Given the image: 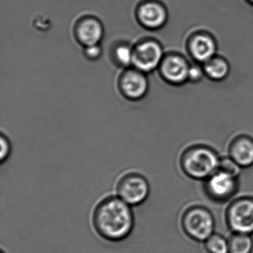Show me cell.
<instances>
[{"label": "cell", "instance_id": "5", "mask_svg": "<svg viewBox=\"0 0 253 253\" xmlns=\"http://www.w3.org/2000/svg\"><path fill=\"white\" fill-rule=\"evenodd\" d=\"M226 220L235 233H253V198H241L234 201L228 207Z\"/></svg>", "mask_w": 253, "mask_h": 253}, {"label": "cell", "instance_id": "14", "mask_svg": "<svg viewBox=\"0 0 253 253\" xmlns=\"http://www.w3.org/2000/svg\"><path fill=\"white\" fill-rule=\"evenodd\" d=\"M206 77L211 81L219 82L227 78L230 73V66L223 57L215 56L203 64Z\"/></svg>", "mask_w": 253, "mask_h": 253}, {"label": "cell", "instance_id": "16", "mask_svg": "<svg viewBox=\"0 0 253 253\" xmlns=\"http://www.w3.org/2000/svg\"><path fill=\"white\" fill-rule=\"evenodd\" d=\"M205 247L209 253H229L228 241L216 234L211 235L206 241Z\"/></svg>", "mask_w": 253, "mask_h": 253}, {"label": "cell", "instance_id": "19", "mask_svg": "<svg viewBox=\"0 0 253 253\" xmlns=\"http://www.w3.org/2000/svg\"><path fill=\"white\" fill-rule=\"evenodd\" d=\"M117 60L121 64L128 66L132 63L133 51L127 45H121L118 47L115 51Z\"/></svg>", "mask_w": 253, "mask_h": 253}, {"label": "cell", "instance_id": "22", "mask_svg": "<svg viewBox=\"0 0 253 253\" xmlns=\"http://www.w3.org/2000/svg\"><path fill=\"white\" fill-rule=\"evenodd\" d=\"M247 2H249V3L252 4V5H253V0H247Z\"/></svg>", "mask_w": 253, "mask_h": 253}, {"label": "cell", "instance_id": "15", "mask_svg": "<svg viewBox=\"0 0 253 253\" xmlns=\"http://www.w3.org/2000/svg\"><path fill=\"white\" fill-rule=\"evenodd\" d=\"M229 253H250L253 250L252 238L246 234L236 233L228 240Z\"/></svg>", "mask_w": 253, "mask_h": 253}, {"label": "cell", "instance_id": "7", "mask_svg": "<svg viewBox=\"0 0 253 253\" xmlns=\"http://www.w3.org/2000/svg\"><path fill=\"white\" fill-rule=\"evenodd\" d=\"M189 63L178 54H166L159 67L161 77L169 84L181 85L188 81Z\"/></svg>", "mask_w": 253, "mask_h": 253}, {"label": "cell", "instance_id": "3", "mask_svg": "<svg viewBox=\"0 0 253 253\" xmlns=\"http://www.w3.org/2000/svg\"><path fill=\"white\" fill-rule=\"evenodd\" d=\"M183 230L192 239L207 241L214 230V218L210 211L201 207H193L186 210L182 217Z\"/></svg>", "mask_w": 253, "mask_h": 253}, {"label": "cell", "instance_id": "1", "mask_svg": "<svg viewBox=\"0 0 253 253\" xmlns=\"http://www.w3.org/2000/svg\"><path fill=\"white\" fill-rule=\"evenodd\" d=\"M94 230L103 239L118 242L129 236L134 228V214L120 198L106 197L98 203L92 214Z\"/></svg>", "mask_w": 253, "mask_h": 253}, {"label": "cell", "instance_id": "12", "mask_svg": "<svg viewBox=\"0 0 253 253\" xmlns=\"http://www.w3.org/2000/svg\"><path fill=\"white\" fill-rule=\"evenodd\" d=\"M228 155L241 167L253 165V140L247 136L235 139L229 146Z\"/></svg>", "mask_w": 253, "mask_h": 253}, {"label": "cell", "instance_id": "2", "mask_svg": "<svg viewBox=\"0 0 253 253\" xmlns=\"http://www.w3.org/2000/svg\"><path fill=\"white\" fill-rule=\"evenodd\" d=\"M220 158L215 151L204 146L189 148L180 156L182 169L192 178L207 179L218 170Z\"/></svg>", "mask_w": 253, "mask_h": 253}, {"label": "cell", "instance_id": "9", "mask_svg": "<svg viewBox=\"0 0 253 253\" xmlns=\"http://www.w3.org/2000/svg\"><path fill=\"white\" fill-rule=\"evenodd\" d=\"M205 187L209 196L214 201H227L236 191L235 176L218 170L207 178Z\"/></svg>", "mask_w": 253, "mask_h": 253}, {"label": "cell", "instance_id": "6", "mask_svg": "<svg viewBox=\"0 0 253 253\" xmlns=\"http://www.w3.org/2000/svg\"><path fill=\"white\" fill-rule=\"evenodd\" d=\"M165 55L158 41H146L133 51L132 64L140 72H151L160 67Z\"/></svg>", "mask_w": 253, "mask_h": 253}, {"label": "cell", "instance_id": "13", "mask_svg": "<svg viewBox=\"0 0 253 253\" xmlns=\"http://www.w3.org/2000/svg\"><path fill=\"white\" fill-rule=\"evenodd\" d=\"M103 34V27L95 19L84 20L78 28V39L85 46L97 45L101 41Z\"/></svg>", "mask_w": 253, "mask_h": 253}, {"label": "cell", "instance_id": "23", "mask_svg": "<svg viewBox=\"0 0 253 253\" xmlns=\"http://www.w3.org/2000/svg\"><path fill=\"white\" fill-rule=\"evenodd\" d=\"M3 253V252H2V253Z\"/></svg>", "mask_w": 253, "mask_h": 253}, {"label": "cell", "instance_id": "20", "mask_svg": "<svg viewBox=\"0 0 253 253\" xmlns=\"http://www.w3.org/2000/svg\"><path fill=\"white\" fill-rule=\"evenodd\" d=\"M1 155H0V160L1 162L3 163L6 161L9 157L10 152H11V146H10L9 142L3 136L1 137Z\"/></svg>", "mask_w": 253, "mask_h": 253}, {"label": "cell", "instance_id": "8", "mask_svg": "<svg viewBox=\"0 0 253 253\" xmlns=\"http://www.w3.org/2000/svg\"><path fill=\"white\" fill-rule=\"evenodd\" d=\"M137 15L143 26L151 30H159L167 23L168 10L165 4L158 0H147L137 10Z\"/></svg>", "mask_w": 253, "mask_h": 253}, {"label": "cell", "instance_id": "10", "mask_svg": "<svg viewBox=\"0 0 253 253\" xmlns=\"http://www.w3.org/2000/svg\"><path fill=\"white\" fill-rule=\"evenodd\" d=\"M188 50L193 61L204 64L217 56V43L211 35L201 32L190 38Z\"/></svg>", "mask_w": 253, "mask_h": 253}, {"label": "cell", "instance_id": "17", "mask_svg": "<svg viewBox=\"0 0 253 253\" xmlns=\"http://www.w3.org/2000/svg\"><path fill=\"white\" fill-rule=\"evenodd\" d=\"M205 78L206 75L203 64L195 61L190 63L188 73V81L198 83L201 82Z\"/></svg>", "mask_w": 253, "mask_h": 253}, {"label": "cell", "instance_id": "11", "mask_svg": "<svg viewBox=\"0 0 253 253\" xmlns=\"http://www.w3.org/2000/svg\"><path fill=\"white\" fill-rule=\"evenodd\" d=\"M147 78L139 70H130L124 74L121 80V88L126 97L140 99L147 92Z\"/></svg>", "mask_w": 253, "mask_h": 253}, {"label": "cell", "instance_id": "21", "mask_svg": "<svg viewBox=\"0 0 253 253\" xmlns=\"http://www.w3.org/2000/svg\"><path fill=\"white\" fill-rule=\"evenodd\" d=\"M85 54L87 57H89L90 59H97L100 57L101 54V48L97 45H90V46H86L85 49Z\"/></svg>", "mask_w": 253, "mask_h": 253}, {"label": "cell", "instance_id": "18", "mask_svg": "<svg viewBox=\"0 0 253 253\" xmlns=\"http://www.w3.org/2000/svg\"><path fill=\"white\" fill-rule=\"evenodd\" d=\"M240 168H241V167L238 166L229 156L223 157V158H220L218 170L229 173V174L236 177L238 173L240 172Z\"/></svg>", "mask_w": 253, "mask_h": 253}, {"label": "cell", "instance_id": "4", "mask_svg": "<svg viewBox=\"0 0 253 253\" xmlns=\"http://www.w3.org/2000/svg\"><path fill=\"white\" fill-rule=\"evenodd\" d=\"M117 194L121 199L131 206L143 204L149 195L150 187L147 179L138 172H128L118 180Z\"/></svg>", "mask_w": 253, "mask_h": 253}]
</instances>
